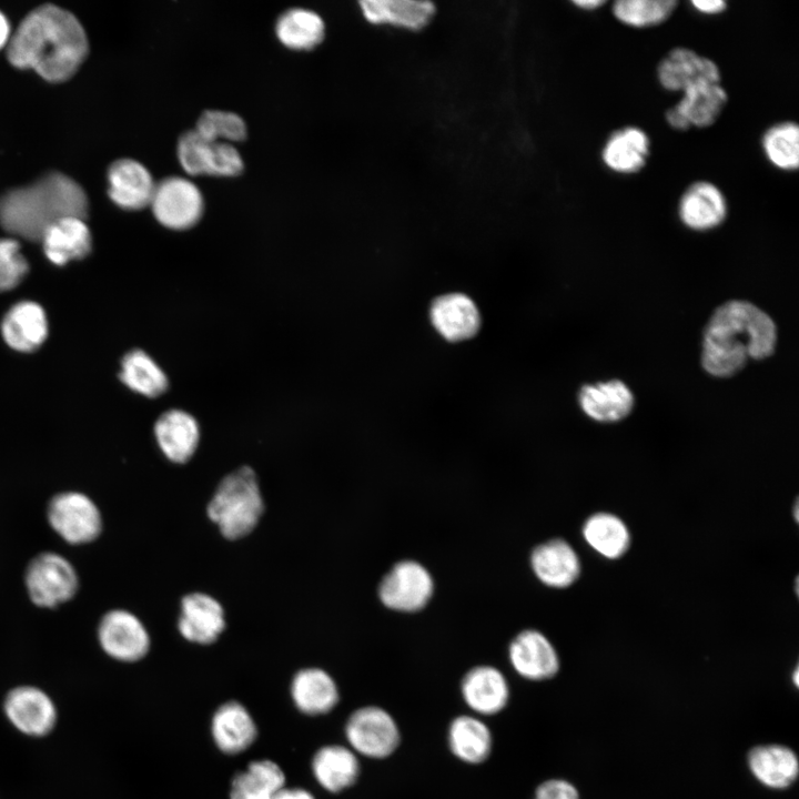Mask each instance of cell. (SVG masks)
<instances>
[{
	"label": "cell",
	"instance_id": "6da1fadb",
	"mask_svg": "<svg viewBox=\"0 0 799 799\" xmlns=\"http://www.w3.org/2000/svg\"><path fill=\"white\" fill-rule=\"evenodd\" d=\"M88 53L83 27L69 11L54 4L32 10L11 34L7 57L20 69H32L50 82L71 78Z\"/></svg>",
	"mask_w": 799,
	"mask_h": 799
},
{
	"label": "cell",
	"instance_id": "7a4b0ae2",
	"mask_svg": "<svg viewBox=\"0 0 799 799\" xmlns=\"http://www.w3.org/2000/svg\"><path fill=\"white\" fill-rule=\"evenodd\" d=\"M777 328L772 318L756 305L730 301L719 306L705 327L701 363L717 377H729L749 358L762 360L773 353Z\"/></svg>",
	"mask_w": 799,
	"mask_h": 799
},
{
	"label": "cell",
	"instance_id": "3957f363",
	"mask_svg": "<svg viewBox=\"0 0 799 799\" xmlns=\"http://www.w3.org/2000/svg\"><path fill=\"white\" fill-rule=\"evenodd\" d=\"M89 201L82 186L61 172H49L0 196V224L9 233L40 241L53 222L65 216L87 219Z\"/></svg>",
	"mask_w": 799,
	"mask_h": 799
},
{
	"label": "cell",
	"instance_id": "277c9868",
	"mask_svg": "<svg viewBox=\"0 0 799 799\" xmlns=\"http://www.w3.org/2000/svg\"><path fill=\"white\" fill-rule=\"evenodd\" d=\"M264 513V502L254 471L243 466L219 483L206 507L208 517L227 539L249 535Z\"/></svg>",
	"mask_w": 799,
	"mask_h": 799
},
{
	"label": "cell",
	"instance_id": "5b68a950",
	"mask_svg": "<svg viewBox=\"0 0 799 799\" xmlns=\"http://www.w3.org/2000/svg\"><path fill=\"white\" fill-rule=\"evenodd\" d=\"M24 580L31 601L42 608H54L69 601L79 588L72 564L52 552L41 553L28 564Z\"/></svg>",
	"mask_w": 799,
	"mask_h": 799
},
{
	"label": "cell",
	"instance_id": "8992f818",
	"mask_svg": "<svg viewBox=\"0 0 799 799\" xmlns=\"http://www.w3.org/2000/svg\"><path fill=\"white\" fill-rule=\"evenodd\" d=\"M345 738L356 754L371 759L391 756L401 742L398 725L393 716L378 706H363L347 718Z\"/></svg>",
	"mask_w": 799,
	"mask_h": 799
},
{
	"label": "cell",
	"instance_id": "52a82bcc",
	"mask_svg": "<svg viewBox=\"0 0 799 799\" xmlns=\"http://www.w3.org/2000/svg\"><path fill=\"white\" fill-rule=\"evenodd\" d=\"M47 517L52 529L72 545L93 542L102 529L98 506L80 492H63L53 496L48 504Z\"/></svg>",
	"mask_w": 799,
	"mask_h": 799
},
{
	"label": "cell",
	"instance_id": "ba28073f",
	"mask_svg": "<svg viewBox=\"0 0 799 799\" xmlns=\"http://www.w3.org/2000/svg\"><path fill=\"white\" fill-rule=\"evenodd\" d=\"M2 710L13 728L32 738L50 735L58 721V709L52 698L32 685L11 688L3 698Z\"/></svg>",
	"mask_w": 799,
	"mask_h": 799
},
{
	"label": "cell",
	"instance_id": "9c48e42d",
	"mask_svg": "<svg viewBox=\"0 0 799 799\" xmlns=\"http://www.w3.org/2000/svg\"><path fill=\"white\" fill-rule=\"evenodd\" d=\"M178 158L190 175L236 176L243 169L239 151L227 142H213L196 131L184 132L178 141Z\"/></svg>",
	"mask_w": 799,
	"mask_h": 799
},
{
	"label": "cell",
	"instance_id": "30bf717a",
	"mask_svg": "<svg viewBox=\"0 0 799 799\" xmlns=\"http://www.w3.org/2000/svg\"><path fill=\"white\" fill-rule=\"evenodd\" d=\"M155 219L172 230L193 226L202 216L204 201L199 188L188 179L171 176L155 183L150 202Z\"/></svg>",
	"mask_w": 799,
	"mask_h": 799
},
{
	"label": "cell",
	"instance_id": "8fae6325",
	"mask_svg": "<svg viewBox=\"0 0 799 799\" xmlns=\"http://www.w3.org/2000/svg\"><path fill=\"white\" fill-rule=\"evenodd\" d=\"M98 640L109 657L121 663L141 660L151 645L143 623L124 609H113L102 616L98 626Z\"/></svg>",
	"mask_w": 799,
	"mask_h": 799
},
{
	"label": "cell",
	"instance_id": "7c38bea8",
	"mask_svg": "<svg viewBox=\"0 0 799 799\" xmlns=\"http://www.w3.org/2000/svg\"><path fill=\"white\" fill-rule=\"evenodd\" d=\"M434 583L428 570L414 560L392 567L378 586L381 601L393 610L416 611L429 600Z\"/></svg>",
	"mask_w": 799,
	"mask_h": 799
},
{
	"label": "cell",
	"instance_id": "4fadbf2b",
	"mask_svg": "<svg viewBox=\"0 0 799 799\" xmlns=\"http://www.w3.org/2000/svg\"><path fill=\"white\" fill-rule=\"evenodd\" d=\"M728 94L720 83H702L682 91V98L665 113L667 123L675 130L691 127L708 128L721 114Z\"/></svg>",
	"mask_w": 799,
	"mask_h": 799
},
{
	"label": "cell",
	"instance_id": "5bb4252c",
	"mask_svg": "<svg viewBox=\"0 0 799 799\" xmlns=\"http://www.w3.org/2000/svg\"><path fill=\"white\" fill-rule=\"evenodd\" d=\"M657 78L668 91L682 92L702 83H720L718 65L688 48H674L658 63Z\"/></svg>",
	"mask_w": 799,
	"mask_h": 799
},
{
	"label": "cell",
	"instance_id": "9a60e30c",
	"mask_svg": "<svg viewBox=\"0 0 799 799\" xmlns=\"http://www.w3.org/2000/svg\"><path fill=\"white\" fill-rule=\"evenodd\" d=\"M225 628L220 601L204 593H191L181 600L178 629L188 641L199 645L214 643Z\"/></svg>",
	"mask_w": 799,
	"mask_h": 799
},
{
	"label": "cell",
	"instance_id": "2e32d148",
	"mask_svg": "<svg viewBox=\"0 0 799 799\" xmlns=\"http://www.w3.org/2000/svg\"><path fill=\"white\" fill-rule=\"evenodd\" d=\"M508 656L516 672L528 680L549 679L559 669L554 646L537 630L519 633L509 645Z\"/></svg>",
	"mask_w": 799,
	"mask_h": 799
},
{
	"label": "cell",
	"instance_id": "e0dca14e",
	"mask_svg": "<svg viewBox=\"0 0 799 799\" xmlns=\"http://www.w3.org/2000/svg\"><path fill=\"white\" fill-rule=\"evenodd\" d=\"M210 729L216 748L230 756L247 750L257 738V726L253 716L244 705L235 700H229L216 708Z\"/></svg>",
	"mask_w": 799,
	"mask_h": 799
},
{
	"label": "cell",
	"instance_id": "ac0fdd59",
	"mask_svg": "<svg viewBox=\"0 0 799 799\" xmlns=\"http://www.w3.org/2000/svg\"><path fill=\"white\" fill-rule=\"evenodd\" d=\"M462 697L467 707L481 716L500 712L509 700V686L500 670L481 665L469 669L462 679Z\"/></svg>",
	"mask_w": 799,
	"mask_h": 799
},
{
	"label": "cell",
	"instance_id": "d6986e66",
	"mask_svg": "<svg viewBox=\"0 0 799 799\" xmlns=\"http://www.w3.org/2000/svg\"><path fill=\"white\" fill-rule=\"evenodd\" d=\"M727 201L721 190L711 182L697 181L680 196L678 214L681 222L695 231H708L727 218Z\"/></svg>",
	"mask_w": 799,
	"mask_h": 799
},
{
	"label": "cell",
	"instance_id": "ffe728a7",
	"mask_svg": "<svg viewBox=\"0 0 799 799\" xmlns=\"http://www.w3.org/2000/svg\"><path fill=\"white\" fill-rule=\"evenodd\" d=\"M110 199L125 210L150 204L155 183L144 165L132 159L114 161L108 170Z\"/></svg>",
	"mask_w": 799,
	"mask_h": 799
},
{
	"label": "cell",
	"instance_id": "44dd1931",
	"mask_svg": "<svg viewBox=\"0 0 799 799\" xmlns=\"http://www.w3.org/2000/svg\"><path fill=\"white\" fill-rule=\"evenodd\" d=\"M290 692L296 709L307 716L328 714L340 700L335 680L317 667L299 670L292 679Z\"/></svg>",
	"mask_w": 799,
	"mask_h": 799
},
{
	"label": "cell",
	"instance_id": "7402d4cb",
	"mask_svg": "<svg viewBox=\"0 0 799 799\" xmlns=\"http://www.w3.org/2000/svg\"><path fill=\"white\" fill-rule=\"evenodd\" d=\"M431 320L437 332L451 342L474 336L481 324L476 305L461 293L437 297L431 307Z\"/></svg>",
	"mask_w": 799,
	"mask_h": 799
},
{
	"label": "cell",
	"instance_id": "603a6c76",
	"mask_svg": "<svg viewBox=\"0 0 799 799\" xmlns=\"http://www.w3.org/2000/svg\"><path fill=\"white\" fill-rule=\"evenodd\" d=\"M40 241L47 257L57 265L83 259L91 251V233L85 219L65 216L47 227Z\"/></svg>",
	"mask_w": 799,
	"mask_h": 799
},
{
	"label": "cell",
	"instance_id": "cb8c5ba5",
	"mask_svg": "<svg viewBox=\"0 0 799 799\" xmlns=\"http://www.w3.org/2000/svg\"><path fill=\"white\" fill-rule=\"evenodd\" d=\"M311 769L316 782L333 793L352 787L361 771L357 755L343 745H325L318 748L313 755Z\"/></svg>",
	"mask_w": 799,
	"mask_h": 799
},
{
	"label": "cell",
	"instance_id": "d4e9b609",
	"mask_svg": "<svg viewBox=\"0 0 799 799\" xmlns=\"http://www.w3.org/2000/svg\"><path fill=\"white\" fill-rule=\"evenodd\" d=\"M530 563L537 578L549 587H568L580 572L576 552L563 539H552L537 546L532 553Z\"/></svg>",
	"mask_w": 799,
	"mask_h": 799
},
{
	"label": "cell",
	"instance_id": "484cf974",
	"mask_svg": "<svg viewBox=\"0 0 799 799\" xmlns=\"http://www.w3.org/2000/svg\"><path fill=\"white\" fill-rule=\"evenodd\" d=\"M1 333L6 343L13 350L34 351L44 342L48 334L43 309L31 301L17 303L3 317Z\"/></svg>",
	"mask_w": 799,
	"mask_h": 799
},
{
	"label": "cell",
	"instance_id": "4316f807",
	"mask_svg": "<svg viewBox=\"0 0 799 799\" xmlns=\"http://www.w3.org/2000/svg\"><path fill=\"white\" fill-rule=\"evenodd\" d=\"M360 7L364 18L372 24L411 31L426 27L435 14V6L431 1L363 0Z\"/></svg>",
	"mask_w": 799,
	"mask_h": 799
},
{
	"label": "cell",
	"instance_id": "83f0119b",
	"mask_svg": "<svg viewBox=\"0 0 799 799\" xmlns=\"http://www.w3.org/2000/svg\"><path fill=\"white\" fill-rule=\"evenodd\" d=\"M650 140L637 127H625L610 133L601 150L604 164L620 174L639 172L647 163Z\"/></svg>",
	"mask_w": 799,
	"mask_h": 799
},
{
	"label": "cell",
	"instance_id": "f1b7e54d",
	"mask_svg": "<svg viewBox=\"0 0 799 799\" xmlns=\"http://www.w3.org/2000/svg\"><path fill=\"white\" fill-rule=\"evenodd\" d=\"M154 434L162 453L174 463H185L194 454L200 432L190 414L172 409L160 416Z\"/></svg>",
	"mask_w": 799,
	"mask_h": 799
},
{
	"label": "cell",
	"instance_id": "f546056e",
	"mask_svg": "<svg viewBox=\"0 0 799 799\" xmlns=\"http://www.w3.org/2000/svg\"><path fill=\"white\" fill-rule=\"evenodd\" d=\"M583 411L598 422H617L625 418L633 408L634 396L621 381H609L585 385L579 392Z\"/></svg>",
	"mask_w": 799,
	"mask_h": 799
},
{
	"label": "cell",
	"instance_id": "4dcf8cb0",
	"mask_svg": "<svg viewBox=\"0 0 799 799\" xmlns=\"http://www.w3.org/2000/svg\"><path fill=\"white\" fill-rule=\"evenodd\" d=\"M447 741L452 754L471 765L484 762L493 748L489 727L481 718L471 715H461L451 721Z\"/></svg>",
	"mask_w": 799,
	"mask_h": 799
},
{
	"label": "cell",
	"instance_id": "1f68e13d",
	"mask_svg": "<svg viewBox=\"0 0 799 799\" xmlns=\"http://www.w3.org/2000/svg\"><path fill=\"white\" fill-rule=\"evenodd\" d=\"M748 765L752 775L769 788H787L798 776L795 752L780 745L755 747L748 754Z\"/></svg>",
	"mask_w": 799,
	"mask_h": 799
},
{
	"label": "cell",
	"instance_id": "d6a6232c",
	"mask_svg": "<svg viewBox=\"0 0 799 799\" xmlns=\"http://www.w3.org/2000/svg\"><path fill=\"white\" fill-rule=\"evenodd\" d=\"M284 787L283 769L275 761L259 759L233 777L230 799H274Z\"/></svg>",
	"mask_w": 799,
	"mask_h": 799
},
{
	"label": "cell",
	"instance_id": "836d02e7",
	"mask_svg": "<svg viewBox=\"0 0 799 799\" xmlns=\"http://www.w3.org/2000/svg\"><path fill=\"white\" fill-rule=\"evenodd\" d=\"M275 32L283 45L293 50H310L322 42L325 24L316 12L294 8L280 16Z\"/></svg>",
	"mask_w": 799,
	"mask_h": 799
},
{
	"label": "cell",
	"instance_id": "e575fe53",
	"mask_svg": "<svg viewBox=\"0 0 799 799\" xmlns=\"http://www.w3.org/2000/svg\"><path fill=\"white\" fill-rule=\"evenodd\" d=\"M583 536L596 553L608 559L621 557L630 544L629 530L624 522L608 513L588 517L583 526Z\"/></svg>",
	"mask_w": 799,
	"mask_h": 799
},
{
	"label": "cell",
	"instance_id": "d590c367",
	"mask_svg": "<svg viewBox=\"0 0 799 799\" xmlns=\"http://www.w3.org/2000/svg\"><path fill=\"white\" fill-rule=\"evenodd\" d=\"M120 378L132 391L148 397H155L168 387L164 372L140 350L132 351L123 357Z\"/></svg>",
	"mask_w": 799,
	"mask_h": 799
},
{
	"label": "cell",
	"instance_id": "8d00e7d4",
	"mask_svg": "<svg viewBox=\"0 0 799 799\" xmlns=\"http://www.w3.org/2000/svg\"><path fill=\"white\" fill-rule=\"evenodd\" d=\"M767 159L783 171H796L799 165V128L796 122L782 121L768 128L761 140Z\"/></svg>",
	"mask_w": 799,
	"mask_h": 799
},
{
	"label": "cell",
	"instance_id": "74e56055",
	"mask_svg": "<svg viewBox=\"0 0 799 799\" xmlns=\"http://www.w3.org/2000/svg\"><path fill=\"white\" fill-rule=\"evenodd\" d=\"M677 4L675 0H618L613 3L611 12L626 26L648 28L665 22Z\"/></svg>",
	"mask_w": 799,
	"mask_h": 799
},
{
	"label": "cell",
	"instance_id": "f35d334b",
	"mask_svg": "<svg viewBox=\"0 0 799 799\" xmlns=\"http://www.w3.org/2000/svg\"><path fill=\"white\" fill-rule=\"evenodd\" d=\"M194 131L213 142H240L246 138L244 120L233 113L221 110H206L198 119Z\"/></svg>",
	"mask_w": 799,
	"mask_h": 799
},
{
	"label": "cell",
	"instance_id": "ab89813d",
	"mask_svg": "<svg viewBox=\"0 0 799 799\" xmlns=\"http://www.w3.org/2000/svg\"><path fill=\"white\" fill-rule=\"evenodd\" d=\"M28 262L14 239H0V292L16 287L28 272Z\"/></svg>",
	"mask_w": 799,
	"mask_h": 799
},
{
	"label": "cell",
	"instance_id": "60d3db41",
	"mask_svg": "<svg viewBox=\"0 0 799 799\" xmlns=\"http://www.w3.org/2000/svg\"><path fill=\"white\" fill-rule=\"evenodd\" d=\"M533 799H579L577 789L563 779H549L536 789Z\"/></svg>",
	"mask_w": 799,
	"mask_h": 799
},
{
	"label": "cell",
	"instance_id": "b9f144b4",
	"mask_svg": "<svg viewBox=\"0 0 799 799\" xmlns=\"http://www.w3.org/2000/svg\"><path fill=\"white\" fill-rule=\"evenodd\" d=\"M691 6L705 14H718L727 9V3L721 0H694Z\"/></svg>",
	"mask_w": 799,
	"mask_h": 799
},
{
	"label": "cell",
	"instance_id": "7bdbcfd3",
	"mask_svg": "<svg viewBox=\"0 0 799 799\" xmlns=\"http://www.w3.org/2000/svg\"><path fill=\"white\" fill-rule=\"evenodd\" d=\"M274 799H315L314 796L306 789L300 787H284L281 789Z\"/></svg>",
	"mask_w": 799,
	"mask_h": 799
},
{
	"label": "cell",
	"instance_id": "ee69618b",
	"mask_svg": "<svg viewBox=\"0 0 799 799\" xmlns=\"http://www.w3.org/2000/svg\"><path fill=\"white\" fill-rule=\"evenodd\" d=\"M11 38L10 23L6 16L0 11V49L7 47Z\"/></svg>",
	"mask_w": 799,
	"mask_h": 799
},
{
	"label": "cell",
	"instance_id": "f6af8a7d",
	"mask_svg": "<svg viewBox=\"0 0 799 799\" xmlns=\"http://www.w3.org/2000/svg\"><path fill=\"white\" fill-rule=\"evenodd\" d=\"M576 7L584 9V10H594L603 4H605V1L601 0H578L573 2Z\"/></svg>",
	"mask_w": 799,
	"mask_h": 799
},
{
	"label": "cell",
	"instance_id": "bcb514c9",
	"mask_svg": "<svg viewBox=\"0 0 799 799\" xmlns=\"http://www.w3.org/2000/svg\"><path fill=\"white\" fill-rule=\"evenodd\" d=\"M793 679H795V684L798 685V670L797 669L793 672Z\"/></svg>",
	"mask_w": 799,
	"mask_h": 799
}]
</instances>
